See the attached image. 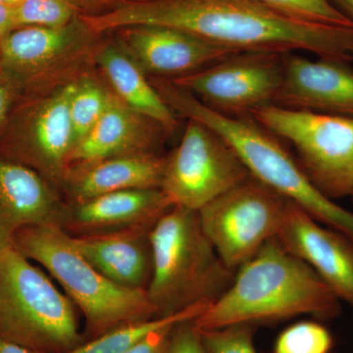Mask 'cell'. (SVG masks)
<instances>
[{"instance_id":"cell-1","label":"cell","mask_w":353,"mask_h":353,"mask_svg":"<svg viewBox=\"0 0 353 353\" xmlns=\"http://www.w3.org/2000/svg\"><path fill=\"white\" fill-rule=\"evenodd\" d=\"M81 19L94 34L163 26L240 51H307L353 63V28L318 24L278 12L259 0H131Z\"/></svg>"},{"instance_id":"cell-32","label":"cell","mask_w":353,"mask_h":353,"mask_svg":"<svg viewBox=\"0 0 353 353\" xmlns=\"http://www.w3.org/2000/svg\"><path fill=\"white\" fill-rule=\"evenodd\" d=\"M330 1L353 22V0H330Z\"/></svg>"},{"instance_id":"cell-34","label":"cell","mask_w":353,"mask_h":353,"mask_svg":"<svg viewBox=\"0 0 353 353\" xmlns=\"http://www.w3.org/2000/svg\"><path fill=\"white\" fill-rule=\"evenodd\" d=\"M23 0H0V3L4 4V6L15 7L20 3Z\"/></svg>"},{"instance_id":"cell-30","label":"cell","mask_w":353,"mask_h":353,"mask_svg":"<svg viewBox=\"0 0 353 353\" xmlns=\"http://www.w3.org/2000/svg\"><path fill=\"white\" fill-rule=\"evenodd\" d=\"M169 326L153 332L124 353H166L172 329Z\"/></svg>"},{"instance_id":"cell-16","label":"cell","mask_w":353,"mask_h":353,"mask_svg":"<svg viewBox=\"0 0 353 353\" xmlns=\"http://www.w3.org/2000/svg\"><path fill=\"white\" fill-rule=\"evenodd\" d=\"M173 206L161 189L120 190L83 201H66L59 227L72 236L152 229Z\"/></svg>"},{"instance_id":"cell-8","label":"cell","mask_w":353,"mask_h":353,"mask_svg":"<svg viewBox=\"0 0 353 353\" xmlns=\"http://www.w3.org/2000/svg\"><path fill=\"white\" fill-rule=\"evenodd\" d=\"M74 82L21 95L0 134V152L31 167L60 190L74 148L69 112Z\"/></svg>"},{"instance_id":"cell-7","label":"cell","mask_w":353,"mask_h":353,"mask_svg":"<svg viewBox=\"0 0 353 353\" xmlns=\"http://www.w3.org/2000/svg\"><path fill=\"white\" fill-rule=\"evenodd\" d=\"M250 116L294 146L309 180L329 199L353 189V117L267 105Z\"/></svg>"},{"instance_id":"cell-31","label":"cell","mask_w":353,"mask_h":353,"mask_svg":"<svg viewBox=\"0 0 353 353\" xmlns=\"http://www.w3.org/2000/svg\"><path fill=\"white\" fill-rule=\"evenodd\" d=\"M15 29L13 7L0 3V39Z\"/></svg>"},{"instance_id":"cell-27","label":"cell","mask_w":353,"mask_h":353,"mask_svg":"<svg viewBox=\"0 0 353 353\" xmlns=\"http://www.w3.org/2000/svg\"><path fill=\"white\" fill-rule=\"evenodd\" d=\"M199 332L208 353H257L253 343L252 325H231Z\"/></svg>"},{"instance_id":"cell-18","label":"cell","mask_w":353,"mask_h":353,"mask_svg":"<svg viewBox=\"0 0 353 353\" xmlns=\"http://www.w3.org/2000/svg\"><path fill=\"white\" fill-rule=\"evenodd\" d=\"M166 134L157 123L134 112L111 92L101 119L72 150L69 169L109 158L158 153Z\"/></svg>"},{"instance_id":"cell-28","label":"cell","mask_w":353,"mask_h":353,"mask_svg":"<svg viewBox=\"0 0 353 353\" xmlns=\"http://www.w3.org/2000/svg\"><path fill=\"white\" fill-rule=\"evenodd\" d=\"M166 353H208L194 320L179 323L172 329Z\"/></svg>"},{"instance_id":"cell-36","label":"cell","mask_w":353,"mask_h":353,"mask_svg":"<svg viewBox=\"0 0 353 353\" xmlns=\"http://www.w3.org/2000/svg\"><path fill=\"white\" fill-rule=\"evenodd\" d=\"M0 41H1V39H0Z\"/></svg>"},{"instance_id":"cell-23","label":"cell","mask_w":353,"mask_h":353,"mask_svg":"<svg viewBox=\"0 0 353 353\" xmlns=\"http://www.w3.org/2000/svg\"><path fill=\"white\" fill-rule=\"evenodd\" d=\"M110 94L111 90L104 88L94 77L83 75L75 79L69 104L74 148L101 119Z\"/></svg>"},{"instance_id":"cell-4","label":"cell","mask_w":353,"mask_h":353,"mask_svg":"<svg viewBox=\"0 0 353 353\" xmlns=\"http://www.w3.org/2000/svg\"><path fill=\"white\" fill-rule=\"evenodd\" d=\"M150 243L152 276L146 294L158 317L210 305L233 282L236 272L208 240L197 211L173 206L152 228Z\"/></svg>"},{"instance_id":"cell-21","label":"cell","mask_w":353,"mask_h":353,"mask_svg":"<svg viewBox=\"0 0 353 353\" xmlns=\"http://www.w3.org/2000/svg\"><path fill=\"white\" fill-rule=\"evenodd\" d=\"M113 92L134 112L145 116L172 134L178 127L176 115L169 108L146 78L145 72L118 41L102 46L94 53Z\"/></svg>"},{"instance_id":"cell-19","label":"cell","mask_w":353,"mask_h":353,"mask_svg":"<svg viewBox=\"0 0 353 353\" xmlns=\"http://www.w3.org/2000/svg\"><path fill=\"white\" fill-rule=\"evenodd\" d=\"M150 231L146 228L71 236L79 252L111 282L146 290L152 276Z\"/></svg>"},{"instance_id":"cell-9","label":"cell","mask_w":353,"mask_h":353,"mask_svg":"<svg viewBox=\"0 0 353 353\" xmlns=\"http://www.w3.org/2000/svg\"><path fill=\"white\" fill-rule=\"evenodd\" d=\"M289 199L250 176L209 202L199 212L204 233L231 270L236 272L276 238Z\"/></svg>"},{"instance_id":"cell-13","label":"cell","mask_w":353,"mask_h":353,"mask_svg":"<svg viewBox=\"0 0 353 353\" xmlns=\"http://www.w3.org/2000/svg\"><path fill=\"white\" fill-rule=\"evenodd\" d=\"M119 43L145 75L153 78L190 75L241 52L190 32L163 26H134L117 30Z\"/></svg>"},{"instance_id":"cell-11","label":"cell","mask_w":353,"mask_h":353,"mask_svg":"<svg viewBox=\"0 0 353 353\" xmlns=\"http://www.w3.org/2000/svg\"><path fill=\"white\" fill-rule=\"evenodd\" d=\"M285 53L241 51L208 68L170 80L216 112L243 117L274 105L284 75Z\"/></svg>"},{"instance_id":"cell-3","label":"cell","mask_w":353,"mask_h":353,"mask_svg":"<svg viewBox=\"0 0 353 353\" xmlns=\"http://www.w3.org/2000/svg\"><path fill=\"white\" fill-rule=\"evenodd\" d=\"M163 99L176 115L201 123L222 137L250 175L296 203L320 224L353 238V212L320 192L278 137L252 116L232 117L216 112L175 85L165 88Z\"/></svg>"},{"instance_id":"cell-29","label":"cell","mask_w":353,"mask_h":353,"mask_svg":"<svg viewBox=\"0 0 353 353\" xmlns=\"http://www.w3.org/2000/svg\"><path fill=\"white\" fill-rule=\"evenodd\" d=\"M20 97L19 88L0 67V134Z\"/></svg>"},{"instance_id":"cell-15","label":"cell","mask_w":353,"mask_h":353,"mask_svg":"<svg viewBox=\"0 0 353 353\" xmlns=\"http://www.w3.org/2000/svg\"><path fill=\"white\" fill-rule=\"evenodd\" d=\"M274 105L353 117V68L339 60L285 53L282 85Z\"/></svg>"},{"instance_id":"cell-6","label":"cell","mask_w":353,"mask_h":353,"mask_svg":"<svg viewBox=\"0 0 353 353\" xmlns=\"http://www.w3.org/2000/svg\"><path fill=\"white\" fill-rule=\"evenodd\" d=\"M76 306L50 276L0 239V339L37 353H64L85 343Z\"/></svg>"},{"instance_id":"cell-33","label":"cell","mask_w":353,"mask_h":353,"mask_svg":"<svg viewBox=\"0 0 353 353\" xmlns=\"http://www.w3.org/2000/svg\"><path fill=\"white\" fill-rule=\"evenodd\" d=\"M0 353H36L0 339Z\"/></svg>"},{"instance_id":"cell-14","label":"cell","mask_w":353,"mask_h":353,"mask_svg":"<svg viewBox=\"0 0 353 353\" xmlns=\"http://www.w3.org/2000/svg\"><path fill=\"white\" fill-rule=\"evenodd\" d=\"M276 238L353 309V245L345 236L289 201Z\"/></svg>"},{"instance_id":"cell-17","label":"cell","mask_w":353,"mask_h":353,"mask_svg":"<svg viewBox=\"0 0 353 353\" xmlns=\"http://www.w3.org/2000/svg\"><path fill=\"white\" fill-rule=\"evenodd\" d=\"M66 199L61 190L22 162L0 152V239L26 227L55 225Z\"/></svg>"},{"instance_id":"cell-26","label":"cell","mask_w":353,"mask_h":353,"mask_svg":"<svg viewBox=\"0 0 353 353\" xmlns=\"http://www.w3.org/2000/svg\"><path fill=\"white\" fill-rule=\"evenodd\" d=\"M278 12L318 24L353 28V22L330 0H259Z\"/></svg>"},{"instance_id":"cell-22","label":"cell","mask_w":353,"mask_h":353,"mask_svg":"<svg viewBox=\"0 0 353 353\" xmlns=\"http://www.w3.org/2000/svg\"><path fill=\"white\" fill-rule=\"evenodd\" d=\"M208 306L201 304L176 314L159 316L145 321L122 325L64 353H124L153 332L188 320L196 319Z\"/></svg>"},{"instance_id":"cell-10","label":"cell","mask_w":353,"mask_h":353,"mask_svg":"<svg viewBox=\"0 0 353 353\" xmlns=\"http://www.w3.org/2000/svg\"><path fill=\"white\" fill-rule=\"evenodd\" d=\"M250 176L222 137L189 120L180 143L167 157L160 189L174 206L199 211Z\"/></svg>"},{"instance_id":"cell-5","label":"cell","mask_w":353,"mask_h":353,"mask_svg":"<svg viewBox=\"0 0 353 353\" xmlns=\"http://www.w3.org/2000/svg\"><path fill=\"white\" fill-rule=\"evenodd\" d=\"M27 259L43 267L79 309L92 339L111 330L158 317L146 290L111 282L79 252L71 236L55 225H37L13 236Z\"/></svg>"},{"instance_id":"cell-24","label":"cell","mask_w":353,"mask_h":353,"mask_svg":"<svg viewBox=\"0 0 353 353\" xmlns=\"http://www.w3.org/2000/svg\"><path fill=\"white\" fill-rule=\"evenodd\" d=\"M13 9L15 29L27 26L60 27L80 15L77 14L75 0H23Z\"/></svg>"},{"instance_id":"cell-20","label":"cell","mask_w":353,"mask_h":353,"mask_svg":"<svg viewBox=\"0 0 353 353\" xmlns=\"http://www.w3.org/2000/svg\"><path fill=\"white\" fill-rule=\"evenodd\" d=\"M166 161L167 157L145 153L72 167L61 192L67 201L79 202L120 190L160 189Z\"/></svg>"},{"instance_id":"cell-25","label":"cell","mask_w":353,"mask_h":353,"mask_svg":"<svg viewBox=\"0 0 353 353\" xmlns=\"http://www.w3.org/2000/svg\"><path fill=\"white\" fill-rule=\"evenodd\" d=\"M333 336L324 325L301 321L284 330L274 347V353H330Z\"/></svg>"},{"instance_id":"cell-2","label":"cell","mask_w":353,"mask_h":353,"mask_svg":"<svg viewBox=\"0 0 353 353\" xmlns=\"http://www.w3.org/2000/svg\"><path fill=\"white\" fill-rule=\"evenodd\" d=\"M340 311V299L331 288L274 238L241 265L226 292L194 322L204 331L269 324L303 314L329 320Z\"/></svg>"},{"instance_id":"cell-35","label":"cell","mask_w":353,"mask_h":353,"mask_svg":"<svg viewBox=\"0 0 353 353\" xmlns=\"http://www.w3.org/2000/svg\"><path fill=\"white\" fill-rule=\"evenodd\" d=\"M350 196H352V199H353V189H352V194H350Z\"/></svg>"},{"instance_id":"cell-12","label":"cell","mask_w":353,"mask_h":353,"mask_svg":"<svg viewBox=\"0 0 353 353\" xmlns=\"http://www.w3.org/2000/svg\"><path fill=\"white\" fill-rule=\"evenodd\" d=\"M94 36L79 16L60 27L16 28L0 41V67L21 95L46 92L53 78L80 66L94 52Z\"/></svg>"}]
</instances>
